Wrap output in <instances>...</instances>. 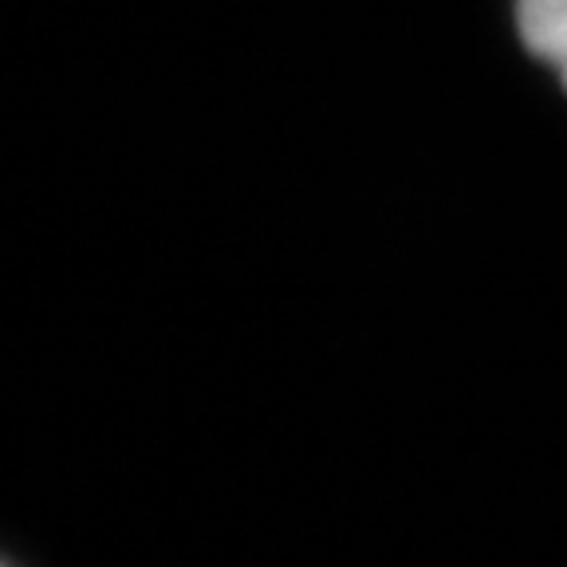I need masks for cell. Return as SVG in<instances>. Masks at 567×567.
<instances>
[{
    "mask_svg": "<svg viewBox=\"0 0 567 567\" xmlns=\"http://www.w3.org/2000/svg\"><path fill=\"white\" fill-rule=\"evenodd\" d=\"M513 24L524 52L544 63L567 95V0H513Z\"/></svg>",
    "mask_w": 567,
    "mask_h": 567,
    "instance_id": "1",
    "label": "cell"
}]
</instances>
